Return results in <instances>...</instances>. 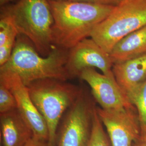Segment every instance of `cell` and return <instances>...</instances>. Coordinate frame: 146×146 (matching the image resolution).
I'll use <instances>...</instances> for the list:
<instances>
[{
  "label": "cell",
  "instance_id": "6da1fadb",
  "mask_svg": "<svg viewBox=\"0 0 146 146\" xmlns=\"http://www.w3.org/2000/svg\"><path fill=\"white\" fill-rule=\"evenodd\" d=\"M54 23V46L69 50L90 36L94 28L110 15L115 6L70 0H49Z\"/></svg>",
  "mask_w": 146,
  "mask_h": 146
},
{
  "label": "cell",
  "instance_id": "7a4b0ae2",
  "mask_svg": "<svg viewBox=\"0 0 146 146\" xmlns=\"http://www.w3.org/2000/svg\"><path fill=\"white\" fill-rule=\"evenodd\" d=\"M69 50L54 46L43 56L26 37L19 35L9 61L0 72L17 74L26 86L41 80L52 78L67 81L72 78L66 67Z\"/></svg>",
  "mask_w": 146,
  "mask_h": 146
},
{
  "label": "cell",
  "instance_id": "3957f363",
  "mask_svg": "<svg viewBox=\"0 0 146 146\" xmlns=\"http://www.w3.org/2000/svg\"><path fill=\"white\" fill-rule=\"evenodd\" d=\"M1 13L11 18L19 35L27 38L40 55L49 54L54 46L49 0H17L14 5L2 7Z\"/></svg>",
  "mask_w": 146,
  "mask_h": 146
},
{
  "label": "cell",
  "instance_id": "277c9868",
  "mask_svg": "<svg viewBox=\"0 0 146 146\" xmlns=\"http://www.w3.org/2000/svg\"><path fill=\"white\" fill-rule=\"evenodd\" d=\"M27 87L33 102L47 123L48 146H56L58 125L63 115L82 90L67 81L52 78L36 81Z\"/></svg>",
  "mask_w": 146,
  "mask_h": 146
},
{
  "label": "cell",
  "instance_id": "5b68a950",
  "mask_svg": "<svg viewBox=\"0 0 146 146\" xmlns=\"http://www.w3.org/2000/svg\"><path fill=\"white\" fill-rule=\"evenodd\" d=\"M146 26V0H122L90 36L110 53L116 43L131 33Z\"/></svg>",
  "mask_w": 146,
  "mask_h": 146
},
{
  "label": "cell",
  "instance_id": "8992f818",
  "mask_svg": "<svg viewBox=\"0 0 146 146\" xmlns=\"http://www.w3.org/2000/svg\"><path fill=\"white\" fill-rule=\"evenodd\" d=\"M94 107L82 90L67 110L56 146H87L91 135Z\"/></svg>",
  "mask_w": 146,
  "mask_h": 146
},
{
  "label": "cell",
  "instance_id": "52a82bcc",
  "mask_svg": "<svg viewBox=\"0 0 146 146\" xmlns=\"http://www.w3.org/2000/svg\"><path fill=\"white\" fill-rule=\"evenodd\" d=\"M110 53L91 37L87 38L69 50L66 67L72 78L80 76L86 68H97L110 78L115 80Z\"/></svg>",
  "mask_w": 146,
  "mask_h": 146
},
{
  "label": "cell",
  "instance_id": "ba28073f",
  "mask_svg": "<svg viewBox=\"0 0 146 146\" xmlns=\"http://www.w3.org/2000/svg\"><path fill=\"white\" fill-rule=\"evenodd\" d=\"M134 108L106 110L96 107L111 146H133L140 137V124Z\"/></svg>",
  "mask_w": 146,
  "mask_h": 146
},
{
  "label": "cell",
  "instance_id": "9c48e42d",
  "mask_svg": "<svg viewBox=\"0 0 146 146\" xmlns=\"http://www.w3.org/2000/svg\"><path fill=\"white\" fill-rule=\"evenodd\" d=\"M0 82L11 90L15 98L17 110L29 126L33 136L48 142L47 123L33 102L28 87L16 74L0 72Z\"/></svg>",
  "mask_w": 146,
  "mask_h": 146
},
{
  "label": "cell",
  "instance_id": "30bf717a",
  "mask_svg": "<svg viewBox=\"0 0 146 146\" xmlns=\"http://www.w3.org/2000/svg\"><path fill=\"white\" fill-rule=\"evenodd\" d=\"M79 77L90 86L94 99L102 109L117 110L134 107L116 80L99 73L95 68L84 69Z\"/></svg>",
  "mask_w": 146,
  "mask_h": 146
},
{
  "label": "cell",
  "instance_id": "8fae6325",
  "mask_svg": "<svg viewBox=\"0 0 146 146\" xmlns=\"http://www.w3.org/2000/svg\"><path fill=\"white\" fill-rule=\"evenodd\" d=\"M113 72L117 84L128 98L146 81V54L114 64Z\"/></svg>",
  "mask_w": 146,
  "mask_h": 146
},
{
  "label": "cell",
  "instance_id": "7c38bea8",
  "mask_svg": "<svg viewBox=\"0 0 146 146\" xmlns=\"http://www.w3.org/2000/svg\"><path fill=\"white\" fill-rule=\"evenodd\" d=\"M1 146H25L33 136L17 109L0 114Z\"/></svg>",
  "mask_w": 146,
  "mask_h": 146
},
{
  "label": "cell",
  "instance_id": "4fadbf2b",
  "mask_svg": "<svg viewBox=\"0 0 146 146\" xmlns=\"http://www.w3.org/2000/svg\"><path fill=\"white\" fill-rule=\"evenodd\" d=\"M146 54V26L117 42L110 52L114 64L122 62Z\"/></svg>",
  "mask_w": 146,
  "mask_h": 146
},
{
  "label": "cell",
  "instance_id": "5bb4252c",
  "mask_svg": "<svg viewBox=\"0 0 146 146\" xmlns=\"http://www.w3.org/2000/svg\"><path fill=\"white\" fill-rule=\"evenodd\" d=\"M136 110L140 127L141 136H146V81L128 97Z\"/></svg>",
  "mask_w": 146,
  "mask_h": 146
},
{
  "label": "cell",
  "instance_id": "9a60e30c",
  "mask_svg": "<svg viewBox=\"0 0 146 146\" xmlns=\"http://www.w3.org/2000/svg\"><path fill=\"white\" fill-rule=\"evenodd\" d=\"M87 146H111L109 137L98 114L96 107L94 108L92 133Z\"/></svg>",
  "mask_w": 146,
  "mask_h": 146
},
{
  "label": "cell",
  "instance_id": "2e32d148",
  "mask_svg": "<svg viewBox=\"0 0 146 146\" xmlns=\"http://www.w3.org/2000/svg\"><path fill=\"white\" fill-rule=\"evenodd\" d=\"M17 109L14 95L5 85L0 82V114H3Z\"/></svg>",
  "mask_w": 146,
  "mask_h": 146
},
{
  "label": "cell",
  "instance_id": "e0dca14e",
  "mask_svg": "<svg viewBox=\"0 0 146 146\" xmlns=\"http://www.w3.org/2000/svg\"><path fill=\"white\" fill-rule=\"evenodd\" d=\"M74 1L86 2L100 5L116 6L119 5L122 0H70Z\"/></svg>",
  "mask_w": 146,
  "mask_h": 146
},
{
  "label": "cell",
  "instance_id": "ac0fdd59",
  "mask_svg": "<svg viewBox=\"0 0 146 146\" xmlns=\"http://www.w3.org/2000/svg\"><path fill=\"white\" fill-rule=\"evenodd\" d=\"M25 146H48V142L33 136Z\"/></svg>",
  "mask_w": 146,
  "mask_h": 146
},
{
  "label": "cell",
  "instance_id": "d6986e66",
  "mask_svg": "<svg viewBox=\"0 0 146 146\" xmlns=\"http://www.w3.org/2000/svg\"><path fill=\"white\" fill-rule=\"evenodd\" d=\"M133 146H146V136L142 137L140 136L139 139L134 142Z\"/></svg>",
  "mask_w": 146,
  "mask_h": 146
},
{
  "label": "cell",
  "instance_id": "ffe728a7",
  "mask_svg": "<svg viewBox=\"0 0 146 146\" xmlns=\"http://www.w3.org/2000/svg\"><path fill=\"white\" fill-rule=\"evenodd\" d=\"M14 1H15V0H0V5L1 7L2 6L3 7L5 5H7V4H8Z\"/></svg>",
  "mask_w": 146,
  "mask_h": 146
}]
</instances>
